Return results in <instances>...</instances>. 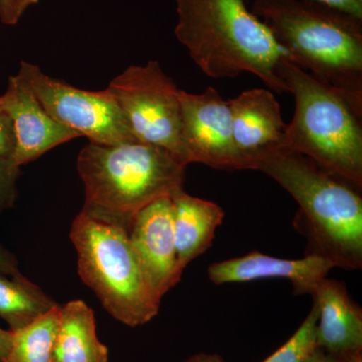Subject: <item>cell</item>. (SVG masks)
<instances>
[{
    "label": "cell",
    "mask_w": 362,
    "mask_h": 362,
    "mask_svg": "<svg viewBox=\"0 0 362 362\" xmlns=\"http://www.w3.org/2000/svg\"><path fill=\"white\" fill-rule=\"evenodd\" d=\"M182 140L188 164L242 170L245 162L233 138L232 114L214 88L202 94L180 90Z\"/></svg>",
    "instance_id": "9"
},
{
    "label": "cell",
    "mask_w": 362,
    "mask_h": 362,
    "mask_svg": "<svg viewBox=\"0 0 362 362\" xmlns=\"http://www.w3.org/2000/svg\"><path fill=\"white\" fill-rule=\"evenodd\" d=\"M108 349L97 337L94 311L82 300L59 308L54 362H108Z\"/></svg>",
    "instance_id": "16"
},
{
    "label": "cell",
    "mask_w": 362,
    "mask_h": 362,
    "mask_svg": "<svg viewBox=\"0 0 362 362\" xmlns=\"http://www.w3.org/2000/svg\"><path fill=\"white\" fill-rule=\"evenodd\" d=\"M0 273L13 278H21L23 276L18 268L16 256L1 244H0Z\"/></svg>",
    "instance_id": "22"
},
{
    "label": "cell",
    "mask_w": 362,
    "mask_h": 362,
    "mask_svg": "<svg viewBox=\"0 0 362 362\" xmlns=\"http://www.w3.org/2000/svg\"><path fill=\"white\" fill-rule=\"evenodd\" d=\"M21 173V166L16 165L13 159H0V214L11 209L16 201V182Z\"/></svg>",
    "instance_id": "20"
},
{
    "label": "cell",
    "mask_w": 362,
    "mask_h": 362,
    "mask_svg": "<svg viewBox=\"0 0 362 362\" xmlns=\"http://www.w3.org/2000/svg\"><path fill=\"white\" fill-rule=\"evenodd\" d=\"M334 265L328 259L306 255L305 258L287 259L252 251L243 257L211 264L209 280L216 285L245 283L261 279H287L295 294H312Z\"/></svg>",
    "instance_id": "13"
},
{
    "label": "cell",
    "mask_w": 362,
    "mask_h": 362,
    "mask_svg": "<svg viewBox=\"0 0 362 362\" xmlns=\"http://www.w3.org/2000/svg\"><path fill=\"white\" fill-rule=\"evenodd\" d=\"M187 166L166 150L137 140L89 142L77 160L85 190L81 211L128 232L143 207L182 187Z\"/></svg>",
    "instance_id": "4"
},
{
    "label": "cell",
    "mask_w": 362,
    "mask_h": 362,
    "mask_svg": "<svg viewBox=\"0 0 362 362\" xmlns=\"http://www.w3.org/2000/svg\"><path fill=\"white\" fill-rule=\"evenodd\" d=\"M232 114L233 138L245 162L252 169L261 157L285 149L287 124L280 104L270 90H245L228 100Z\"/></svg>",
    "instance_id": "12"
},
{
    "label": "cell",
    "mask_w": 362,
    "mask_h": 362,
    "mask_svg": "<svg viewBox=\"0 0 362 362\" xmlns=\"http://www.w3.org/2000/svg\"><path fill=\"white\" fill-rule=\"evenodd\" d=\"M318 346L335 356L362 351V310L340 281L324 278L312 293Z\"/></svg>",
    "instance_id": "14"
},
{
    "label": "cell",
    "mask_w": 362,
    "mask_h": 362,
    "mask_svg": "<svg viewBox=\"0 0 362 362\" xmlns=\"http://www.w3.org/2000/svg\"><path fill=\"white\" fill-rule=\"evenodd\" d=\"M340 356L343 362H362V351L352 352Z\"/></svg>",
    "instance_id": "29"
},
{
    "label": "cell",
    "mask_w": 362,
    "mask_h": 362,
    "mask_svg": "<svg viewBox=\"0 0 362 362\" xmlns=\"http://www.w3.org/2000/svg\"><path fill=\"white\" fill-rule=\"evenodd\" d=\"M185 362H225L218 354H199L190 357Z\"/></svg>",
    "instance_id": "27"
},
{
    "label": "cell",
    "mask_w": 362,
    "mask_h": 362,
    "mask_svg": "<svg viewBox=\"0 0 362 362\" xmlns=\"http://www.w3.org/2000/svg\"><path fill=\"white\" fill-rule=\"evenodd\" d=\"M279 78L295 99L285 151L309 157L326 170L362 187V104L312 77L288 57Z\"/></svg>",
    "instance_id": "5"
},
{
    "label": "cell",
    "mask_w": 362,
    "mask_h": 362,
    "mask_svg": "<svg viewBox=\"0 0 362 362\" xmlns=\"http://www.w3.org/2000/svg\"><path fill=\"white\" fill-rule=\"evenodd\" d=\"M59 308L61 306L57 305L33 323L14 331L4 362H54Z\"/></svg>",
    "instance_id": "18"
},
{
    "label": "cell",
    "mask_w": 362,
    "mask_h": 362,
    "mask_svg": "<svg viewBox=\"0 0 362 362\" xmlns=\"http://www.w3.org/2000/svg\"><path fill=\"white\" fill-rule=\"evenodd\" d=\"M13 332L0 328V362H4L13 342Z\"/></svg>",
    "instance_id": "25"
},
{
    "label": "cell",
    "mask_w": 362,
    "mask_h": 362,
    "mask_svg": "<svg viewBox=\"0 0 362 362\" xmlns=\"http://www.w3.org/2000/svg\"><path fill=\"white\" fill-rule=\"evenodd\" d=\"M306 362H343L341 356H335V354H329L325 351L320 347H318L314 351V354L309 357L308 361Z\"/></svg>",
    "instance_id": "26"
},
{
    "label": "cell",
    "mask_w": 362,
    "mask_h": 362,
    "mask_svg": "<svg viewBox=\"0 0 362 362\" xmlns=\"http://www.w3.org/2000/svg\"><path fill=\"white\" fill-rule=\"evenodd\" d=\"M57 305L25 276L13 278L0 273V317L13 332L33 323Z\"/></svg>",
    "instance_id": "17"
},
{
    "label": "cell",
    "mask_w": 362,
    "mask_h": 362,
    "mask_svg": "<svg viewBox=\"0 0 362 362\" xmlns=\"http://www.w3.org/2000/svg\"><path fill=\"white\" fill-rule=\"evenodd\" d=\"M107 88L137 141L166 150L188 165L181 126V90L158 62L130 66Z\"/></svg>",
    "instance_id": "7"
},
{
    "label": "cell",
    "mask_w": 362,
    "mask_h": 362,
    "mask_svg": "<svg viewBox=\"0 0 362 362\" xmlns=\"http://www.w3.org/2000/svg\"><path fill=\"white\" fill-rule=\"evenodd\" d=\"M243 1L246 2L249 0H243ZM314 1L322 2L328 6L337 7L340 11L362 18V0H314Z\"/></svg>",
    "instance_id": "24"
},
{
    "label": "cell",
    "mask_w": 362,
    "mask_h": 362,
    "mask_svg": "<svg viewBox=\"0 0 362 362\" xmlns=\"http://www.w3.org/2000/svg\"><path fill=\"white\" fill-rule=\"evenodd\" d=\"M128 235L149 284L162 299L182 276L177 264L170 195L138 211Z\"/></svg>",
    "instance_id": "10"
},
{
    "label": "cell",
    "mask_w": 362,
    "mask_h": 362,
    "mask_svg": "<svg viewBox=\"0 0 362 362\" xmlns=\"http://www.w3.org/2000/svg\"><path fill=\"white\" fill-rule=\"evenodd\" d=\"M252 170L273 178L299 204L295 228L315 255L345 270L362 267V199L359 188L297 152H273Z\"/></svg>",
    "instance_id": "1"
},
{
    "label": "cell",
    "mask_w": 362,
    "mask_h": 362,
    "mask_svg": "<svg viewBox=\"0 0 362 362\" xmlns=\"http://www.w3.org/2000/svg\"><path fill=\"white\" fill-rule=\"evenodd\" d=\"M175 1L176 39L202 73L214 78L250 73L275 92H287L278 75L287 54L243 0Z\"/></svg>",
    "instance_id": "3"
},
{
    "label": "cell",
    "mask_w": 362,
    "mask_h": 362,
    "mask_svg": "<svg viewBox=\"0 0 362 362\" xmlns=\"http://www.w3.org/2000/svg\"><path fill=\"white\" fill-rule=\"evenodd\" d=\"M70 238L78 275L111 316L136 327L158 314L162 299L149 284L127 230L81 211L71 223Z\"/></svg>",
    "instance_id": "6"
},
{
    "label": "cell",
    "mask_w": 362,
    "mask_h": 362,
    "mask_svg": "<svg viewBox=\"0 0 362 362\" xmlns=\"http://www.w3.org/2000/svg\"><path fill=\"white\" fill-rule=\"evenodd\" d=\"M39 1L40 0H18V13H20L21 18L28 7L35 6Z\"/></svg>",
    "instance_id": "28"
},
{
    "label": "cell",
    "mask_w": 362,
    "mask_h": 362,
    "mask_svg": "<svg viewBox=\"0 0 362 362\" xmlns=\"http://www.w3.org/2000/svg\"><path fill=\"white\" fill-rule=\"evenodd\" d=\"M318 309L313 303L308 316L294 335L263 362H306L318 349L317 340Z\"/></svg>",
    "instance_id": "19"
},
{
    "label": "cell",
    "mask_w": 362,
    "mask_h": 362,
    "mask_svg": "<svg viewBox=\"0 0 362 362\" xmlns=\"http://www.w3.org/2000/svg\"><path fill=\"white\" fill-rule=\"evenodd\" d=\"M0 111L13 121L16 141L13 160L18 166L80 137L75 131L54 121L16 75L9 78L7 89L0 96Z\"/></svg>",
    "instance_id": "11"
},
{
    "label": "cell",
    "mask_w": 362,
    "mask_h": 362,
    "mask_svg": "<svg viewBox=\"0 0 362 362\" xmlns=\"http://www.w3.org/2000/svg\"><path fill=\"white\" fill-rule=\"evenodd\" d=\"M18 0H0V21L7 25H14L20 21Z\"/></svg>",
    "instance_id": "23"
},
{
    "label": "cell",
    "mask_w": 362,
    "mask_h": 362,
    "mask_svg": "<svg viewBox=\"0 0 362 362\" xmlns=\"http://www.w3.org/2000/svg\"><path fill=\"white\" fill-rule=\"evenodd\" d=\"M16 144L13 121L0 111V159H13Z\"/></svg>",
    "instance_id": "21"
},
{
    "label": "cell",
    "mask_w": 362,
    "mask_h": 362,
    "mask_svg": "<svg viewBox=\"0 0 362 362\" xmlns=\"http://www.w3.org/2000/svg\"><path fill=\"white\" fill-rule=\"evenodd\" d=\"M170 199L178 268L183 273L194 259L211 246L225 213L218 204L192 197L182 187L175 190Z\"/></svg>",
    "instance_id": "15"
},
{
    "label": "cell",
    "mask_w": 362,
    "mask_h": 362,
    "mask_svg": "<svg viewBox=\"0 0 362 362\" xmlns=\"http://www.w3.org/2000/svg\"><path fill=\"white\" fill-rule=\"evenodd\" d=\"M18 78L57 122L84 136L89 142L116 145L134 141L123 112L108 88L78 89L49 77L33 64L21 62Z\"/></svg>",
    "instance_id": "8"
},
{
    "label": "cell",
    "mask_w": 362,
    "mask_h": 362,
    "mask_svg": "<svg viewBox=\"0 0 362 362\" xmlns=\"http://www.w3.org/2000/svg\"><path fill=\"white\" fill-rule=\"evenodd\" d=\"M288 58L362 104V18L314 0H254Z\"/></svg>",
    "instance_id": "2"
}]
</instances>
